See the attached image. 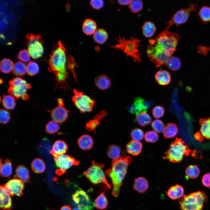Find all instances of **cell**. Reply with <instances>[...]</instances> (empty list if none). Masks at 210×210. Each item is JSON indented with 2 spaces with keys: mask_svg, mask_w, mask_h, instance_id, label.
<instances>
[{
  "mask_svg": "<svg viewBox=\"0 0 210 210\" xmlns=\"http://www.w3.org/2000/svg\"><path fill=\"white\" fill-rule=\"evenodd\" d=\"M77 144L79 148L82 150H87L93 146V141L92 137L88 134L80 136L78 140Z\"/></svg>",
  "mask_w": 210,
  "mask_h": 210,
  "instance_id": "ffe728a7",
  "label": "cell"
},
{
  "mask_svg": "<svg viewBox=\"0 0 210 210\" xmlns=\"http://www.w3.org/2000/svg\"><path fill=\"white\" fill-rule=\"evenodd\" d=\"M67 149V145L64 141L58 140L54 143L51 152L55 157L65 154Z\"/></svg>",
  "mask_w": 210,
  "mask_h": 210,
  "instance_id": "603a6c76",
  "label": "cell"
},
{
  "mask_svg": "<svg viewBox=\"0 0 210 210\" xmlns=\"http://www.w3.org/2000/svg\"><path fill=\"white\" fill-rule=\"evenodd\" d=\"M94 83L96 86L102 90L109 88L111 85L110 79L105 75H101L97 76L94 79Z\"/></svg>",
  "mask_w": 210,
  "mask_h": 210,
  "instance_id": "44dd1931",
  "label": "cell"
},
{
  "mask_svg": "<svg viewBox=\"0 0 210 210\" xmlns=\"http://www.w3.org/2000/svg\"><path fill=\"white\" fill-rule=\"evenodd\" d=\"M8 92L9 95L17 100L21 97L24 100L28 98L27 91L31 88V85L24 80L19 77L13 78L9 82Z\"/></svg>",
  "mask_w": 210,
  "mask_h": 210,
  "instance_id": "52a82bcc",
  "label": "cell"
},
{
  "mask_svg": "<svg viewBox=\"0 0 210 210\" xmlns=\"http://www.w3.org/2000/svg\"><path fill=\"white\" fill-rule=\"evenodd\" d=\"M57 101L59 105L52 111L51 115L53 120L58 123H61L67 119L69 111L63 106L62 99L58 98Z\"/></svg>",
  "mask_w": 210,
  "mask_h": 210,
  "instance_id": "5bb4252c",
  "label": "cell"
},
{
  "mask_svg": "<svg viewBox=\"0 0 210 210\" xmlns=\"http://www.w3.org/2000/svg\"><path fill=\"white\" fill-rule=\"evenodd\" d=\"M72 100L76 107L82 113L91 111L95 105V100L82 92L74 90Z\"/></svg>",
  "mask_w": 210,
  "mask_h": 210,
  "instance_id": "9c48e42d",
  "label": "cell"
},
{
  "mask_svg": "<svg viewBox=\"0 0 210 210\" xmlns=\"http://www.w3.org/2000/svg\"><path fill=\"white\" fill-rule=\"evenodd\" d=\"M178 129L176 125L173 123H168L163 131V135L165 138L174 137L178 133Z\"/></svg>",
  "mask_w": 210,
  "mask_h": 210,
  "instance_id": "f1b7e54d",
  "label": "cell"
},
{
  "mask_svg": "<svg viewBox=\"0 0 210 210\" xmlns=\"http://www.w3.org/2000/svg\"><path fill=\"white\" fill-rule=\"evenodd\" d=\"M202 183L205 186L210 188V173L204 174L202 179Z\"/></svg>",
  "mask_w": 210,
  "mask_h": 210,
  "instance_id": "db71d44e",
  "label": "cell"
},
{
  "mask_svg": "<svg viewBox=\"0 0 210 210\" xmlns=\"http://www.w3.org/2000/svg\"><path fill=\"white\" fill-rule=\"evenodd\" d=\"M165 65L169 69L174 71L179 70L181 66L180 59L173 56L168 59Z\"/></svg>",
  "mask_w": 210,
  "mask_h": 210,
  "instance_id": "836d02e7",
  "label": "cell"
},
{
  "mask_svg": "<svg viewBox=\"0 0 210 210\" xmlns=\"http://www.w3.org/2000/svg\"><path fill=\"white\" fill-rule=\"evenodd\" d=\"M106 154L108 157L112 160V161L119 159L121 156V149L118 145L111 144L107 148Z\"/></svg>",
  "mask_w": 210,
  "mask_h": 210,
  "instance_id": "4316f807",
  "label": "cell"
},
{
  "mask_svg": "<svg viewBox=\"0 0 210 210\" xmlns=\"http://www.w3.org/2000/svg\"><path fill=\"white\" fill-rule=\"evenodd\" d=\"M11 195L4 186H1L0 189V207L3 209L9 210L12 207Z\"/></svg>",
  "mask_w": 210,
  "mask_h": 210,
  "instance_id": "e0dca14e",
  "label": "cell"
},
{
  "mask_svg": "<svg viewBox=\"0 0 210 210\" xmlns=\"http://www.w3.org/2000/svg\"><path fill=\"white\" fill-rule=\"evenodd\" d=\"M67 61L64 46L59 41L50 56L48 70L55 74L56 86L63 89H65V85H67L66 82L68 77L66 69Z\"/></svg>",
  "mask_w": 210,
  "mask_h": 210,
  "instance_id": "7a4b0ae2",
  "label": "cell"
},
{
  "mask_svg": "<svg viewBox=\"0 0 210 210\" xmlns=\"http://www.w3.org/2000/svg\"><path fill=\"white\" fill-rule=\"evenodd\" d=\"M151 127L155 131L158 133L163 132L165 127L163 123L159 119L153 120L152 123Z\"/></svg>",
  "mask_w": 210,
  "mask_h": 210,
  "instance_id": "c3c4849f",
  "label": "cell"
},
{
  "mask_svg": "<svg viewBox=\"0 0 210 210\" xmlns=\"http://www.w3.org/2000/svg\"><path fill=\"white\" fill-rule=\"evenodd\" d=\"M148 187V182L144 177L140 176L135 178L133 185V189L139 193H144Z\"/></svg>",
  "mask_w": 210,
  "mask_h": 210,
  "instance_id": "d6986e66",
  "label": "cell"
},
{
  "mask_svg": "<svg viewBox=\"0 0 210 210\" xmlns=\"http://www.w3.org/2000/svg\"><path fill=\"white\" fill-rule=\"evenodd\" d=\"M199 15L203 21H210V7L205 6L202 7L199 12Z\"/></svg>",
  "mask_w": 210,
  "mask_h": 210,
  "instance_id": "7bdbcfd3",
  "label": "cell"
},
{
  "mask_svg": "<svg viewBox=\"0 0 210 210\" xmlns=\"http://www.w3.org/2000/svg\"><path fill=\"white\" fill-rule=\"evenodd\" d=\"M73 210H84L78 207H76L74 208Z\"/></svg>",
  "mask_w": 210,
  "mask_h": 210,
  "instance_id": "6f0895ef",
  "label": "cell"
},
{
  "mask_svg": "<svg viewBox=\"0 0 210 210\" xmlns=\"http://www.w3.org/2000/svg\"><path fill=\"white\" fill-rule=\"evenodd\" d=\"M58 123L53 120L49 122L46 125V129L47 132L53 134L57 132L60 129Z\"/></svg>",
  "mask_w": 210,
  "mask_h": 210,
  "instance_id": "f6af8a7d",
  "label": "cell"
},
{
  "mask_svg": "<svg viewBox=\"0 0 210 210\" xmlns=\"http://www.w3.org/2000/svg\"><path fill=\"white\" fill-rule=\"evenodd\" d=\"M15 98L10 95H5L3 96L2 103L4 107L6 109H13L16 105Z\"/></svg>",
  "mask_w": 210,
  "mask_h": 210,
  "instance_id": "60d3db41",
  "label": "cell"
},
{
  "mask_svg": "<svg viewBox=\"0 0 210 210\" xmlns=\"http://www.w3.org/2000/svg\"><path fill=\"white\" fill-rule=\"evenodd\" d=\"M60 210H72V209L70 206L64 205L62 207Z\"/></svg>",
  "mask_w": 210,
  "mask_h": 210,
  "instance_id": "9f6ffc18",
  "label": "cell"
},
{
  "mask_svg": "<svg viewBox=\"0 0 210 210\" xmlns=\"http://www.w3.org/2000/svg\"><path fill=\"white\" fill-rule=\"evenodd\" d=\"M199 124L201 135L203 137L210 140V118L200 119Z\"/></svg>",
  "mask_w": 210,
  "mask_h": 210,
  "instance_id": "d4e9b609",
  "label": "cell"
},
{
  "mask_svg": "<svg viewBox=\"0 0 210 210\" xmlns=\"http://www.w3.org/2000/svg\"><path fill=\"white\" fill-rule=\"evenodd\" d=\"M30 56L28 52L26 49H23L19 52L18 57L23 62H28L30 60Z\"/></svg>",
  "mask_w": 210,
  "mask_h": 210,
  "instance_id": "816d5d0a",
  "label": "cell"
},
{
  "mask_svg": "<svg viewBox=\"0 0 210 210\" xmlns=\"http://www.w3.org/2000/svg\"><path fill=\"white\" fill-rule=\"evenodd\" d=\"M129 7L132 12L136 13L142 10L143 2L140 0H132L129 5Z\"/></svg>",
  "mask_w": 210,
  "mask_h": 210,
  "instance_id": "b9f144b4",
  "label": "cell"
},
{
  "mask_svg": "<svg viewBox=\"0 0 210 210\" xmlns=\"http://www.w3.org/2000/svg\"><path fill=\"white\" fill-rule=\"evenodd\" d=\"M10 113L7 110L2 108L0 110V122L1 123L6 124L9 120Z\"/></svg>",
  "mask_w": 210,
  "mask_h": 210,
  "instance_id": "f907efd6",
  "label": "cell"
},
{
  "mask_svg": "<svg viewBox=\"0 0 210 210\" xmlns=\"http://www.w3.org/2000/svg\"><path fill=\"white\" fill-rule=\"evenodd\" d=\"M58 175L64 173L66 170L74 165L78 164L79 162L72 156L65 154L54 157Z\"/></svg>",
  "mask_w": 210,
  "mask_h": 210,
  "instance_id": "8fae6325",
  "label": "cell"
},
{
  "mask_svg": "<svg viewBox=\"0 0 210 210\" xmlns=\"http://www.w3.org/2000/svg\"><path fill=\"white\" fill-rule=\"evenodd\" d=\"M194 10H195V9L194 5L192 4H190L187 8L178 10L170 20L167 22L168 25L166 29L168 30L169 27L174 24L178 25L185 23L188 19L190 12Z\"/></svg>",
  "mask_w": 210,
  "mask_h": 210,
  "instance_id": "4fadbf2b",
  "label": "cell"
},
{
  "mask_svg": "<svg viewBox=\"0 0 210 210\" xmlns=\"http://www.w3.org/2000/svg\"><path fill=\"white\" fill-rule=\"evenodd\" d=\"M149 103L140 97L135 98L133 104L131 106L130 112L136 115L144 112H146L150 106Z\"/></svg>",
  "mask_w": 210,
  "mask_h": 210,
  "instance_id": "2e32d148",
  "label": "cell"
},
{
  "mask_svg": "<svg viewBox=\"0 0 210 210\" xmlns=\"http://www.w3.org/2000/svg\"><path fill=\"white\" fill-rule=\"evenodd\" d=\"M152 112L155 118H159L162 117L164 115L165 109L163 106L157 105L153 108Z\"/></svg>",
  "mask_w": 210,
  "mask_h": 210,
  "instance_id": "681fc988",
  "label": "cell"
},
{
  "mask_svg": "<svg viewBox=\"0 0 210 210\" xmlns=\"http://www.w3.org/2000/svg\"><path fill=\"white\" fill-rule=\"evenodd\" d=\"M14 65L13 62L10 59H3L0 62V70L1 72L5 74L9 73L12 71Z\"/></svg>",
  "mask_w": 210,
  "mask_h": 210,
  "instance_id": "74e56055",
  "label": "cell"
},
{
  "mask_svg": "<svg viewBox=\"0 0 210 210\" xmlns=\"http://www.w3.org/2000/svg\"><path fill=\"white\" fill-rule=\"evenodd\" d=\"M15 173L18 178L23 182L28 181L29 178V172L25 167L22 165L18 166L16 169Z\"/></svg>",
  "mask_w": 210,
  "mask_h": 210,
  "instance_id": "1f68e13d",
  "label": "cell"
},
{
  "mask_svg": "<svg viewBox=\"0 0 210 210\" xmlns=\"http://www.w3.org/2000/svg\"><path fill=\"white\" fill-rule=\"evenodd\" d=\"M39 70V66L36 62L31 61L26 66V71L27 74L31 76L36 74Z\"/></svg>",
  "mask_w": 210,
  "mask_h": 210,
  "instance_id": "ee69618b",
  "label": "cell"
},
{
  "mask_svg": "<svg viewBox=\"0 0 210 210\" xmlns=\"http://www.w3.org/2000/svg\"><path fill=\"white\" fill-rule=\"evenodd\" d=\"M104 166L103 164L93 161L92 165L84 172V174L93 184L104 183L110 188L111 186L107 181L103 169Z\"/></svg>",
  "mask_w": 210,
  "mask_h": 210,
  "instance_id": "ba28073f",
  "label": "cell"
},
{
  "mask_svg": "<svg viewBox=\"0 0 210 210\" xmlns=\"http://www.w3.org/2000/svg\"><path fill=\"white\" fill-rule=\"evenodd\" d=\"M200 174V170L196 165L188 166L185 171L186 177L188 178L194 179L197 178Z\"/></svg>",
  "mask_w": 210,
  "mask_h": 210,
  "instance_id": "8d00e7d4",
  "label": "cell"
},
{
  "mask_svg": "<svg viewBox=\"0 0 210 210\" xmlns=\"http://www.w3.org/2000/svg\"><path fill=\"white\" fill-rule=\"evenodd\" d=\"M179 38L177 34L165 29L154 38L149 39L146 54L157 68L165 65L168 59L176 50Z\"/></svg>",
  "mask_w": 210,
  "mask_h": 210,
  "instance_id": "6da1fadb",
  "label": "cell"
},
{
  "mask_svg": "<svg viewBox=\"0 0 210 210\" xmlns=\"http://www.w3.org/2000/svg\"><path fill=\"white\" fill-rule=\"evenodd\" d=\"M107 115L106 112L102 110L97 114L94 119L89 121L86 124L87 128L91 131H94L95 128L98 125L99 122Z\"/></svg>",
  "mask_w": 210,
  "mask_h": 210,
  "instance_id": "83f0119b",
  "label": "cell"
},
{
  "mask_svg": "<svg viewBox=\"0 0 210 210\" xmlns=\"http://www.w3.org/2000/svg\"><path fill=\"white\" fill-rule=\"evenodd\" d=\"M12 72L16 76H22L27 73L26 66L22 62H18L15 64Z\"/></svg>",
  "mask_w": 210,
  "mask_h": 210,
  "instance_id": "ab89813d",
  "label": "cell"
},
{
  "mask_svg": "<svg viewBox=\"0 0 210 210\" xmlns=\"http://www.w3.org/2000/svg\"><path fill=\"white\" fill-rule=\"evenodd\" d=\"M155 77L157 82L161 85H167L171 81V75L168 71L165 70L158 71L155 75Z\"/></svg>",
  "mask_w": 210,
  "mask_h": 210,
  "instance_id": "cb8c5ba5",
  "label": "cell"
},
{
  "mask_svg": "<svg viewBox=\"0 0 210 210\" xmlns=\"http://www.w3.org/2000/svg\"><path fill=\"white\" fill-rule=\"evenodd\" d=\"M90 4L94 9L99 10L103 7L104 2L102 0H92L90 1Z\"/></svg>",
  "mask_w": 210,
  "mask_h": 210,
  "instance_id": "f5cc1de1",
  "label": "cell"
},
{
  "mask_svg": "<svg viewBox=\"0 0 210 210\" xmlns=\"http://www.w3.org/2000/svg\"><path fill=\"white\" fill-rule=\"evenodd\" d=\"M108 38L107 32L104 29H98L93 34V39L98 43L102 44L104 43Z\"/></svg>",
  "mask_w": 210,
  "mask_h": 210,
  "instance_id": "d6a6232c",
  "label": "cell"
},
{
  "mask_svg": "<svg viewBox=\"0 0 210 210\" xmlns=\"http://www.w3.org/2000/svg\"><path fill=\"white\" fill-rule=\"evenodd\" d=\"M31 168L32 170L37 173L43 172L46 169V165L43 160L40 158H36L32 162Z\"/></svg>",
  "mask_w": 210,
  "mask_h": 210,
  "instance_id": "e575fe53",
  "label": "cell"
},
{
  "mask_svg": "<svg viewBox=\"0 0 210 210\" xmlns=\"http://www.w3.org/2000/svg\"><path fill=\"white\" fill-rule=\"evenodd\" d=\"M96 22L91 19H86L84 22L82 26V30L85 34L90 35L94 34L97 30Z\"/></svg>",
  "mask_w": 210,
  "mask_h": 210,
  "instance_id": "484cf974",
  "label": "cell"
},
{
  "mask_svg": "<svg viewBox=\"0 0 210 210\" xmlns=\"http://www.w3.org/2000/svg\"><path fill=\"white\" fill-rule=\"evenodd\" d=\"M28 41V50L30 56L34 59L41 57L43 52V41L40 35L29 33L26 36Z\"/></svg>",
  "mask_w": 210,
  "mask_h": 210,
  "instance_id": "30bf717a",
  "label": "cell"
},
{
  "mask_svg": "<svg viewBox=\"0 0 210 210\" xmlns=\"http://www.w3.org/2000/svg\"><path fill=\"white\" fill-rule=\"evenodd\" d=\"M72 198L78 207L84 210H92L94 206V202L82 189L78 190L72 195Z\"/></svg>",
  "mask_w": 210,
  "mask_h": 210,
  "instance_id": "7c38bea8",
  "label": "cell"
},
{
  "mask_svg": "<svg viewBox=\"0 0 210 210\" xmlns=\"http://www.w3.org/2000/svg\"><path fill=\"white\" fill-rule=\"evenodd\" d=\"M142 148V144L139 141L132 140L126 145V148L127 153L134 156L140 154Z\"/></svg>",
  "mask_w": 210,
  "mask_h": 210,
  "instance_id": "7402d4cb",
  "label": "cell"
},
{
  "mask_svg": "<svg viewBox=\"0 0 210 210\" xmlns=\"http://www.w3.org/2000/svg\"><path fill=\"white\" fill-rule=\"evenodd\" d=\"M144 132L141 129L135 128L131 131L130 136L131 138L134 140L139 141L143 139L144 137Z\"/></svg>",
  "mask_w": 210,
  "mask_h": 210,
  "instance_id": "bcb514c9",
  "label": "cell"
},
{
  "mask_svg": "<svg viewBox=\"0 0 210 210\" xmlns=\"http://www.w3.org/2000/svg\"><path fill=\"white\" fill-rule=\"evenodd\" d=\"M143 35L147 38H150L153 36L156 31V27L154 24L150 21L146 22L142 27Z\"/></svg>",
  "mask_w": 210,
  "mask_h": 210,
  "instance_id": "f546056e",
  "label": "cell"
},
{
  "mask_svg": "<svg viewBox=\"0 0 210 210\" xmlns=\"http://www.w3.org/2000/svg\"><path fill=\"white\" fill-rule=\"evenodd\" d=\"M144 138L146 142L154 143L158 141L159 136L157 132L152 130L147 131L145 133Z\"/></svg>",
  "mask_w": 210,
  "mask_h": 210,
  "instance_id": "7dc6e473",
  "label": "cell"
},
{
  "mask_svg": "<svg viewBox=\"0 0 210 210\" xmlns=\"http://www.w3.org/2000/svg\"><path fill=\"white\" fill-rule=\"evenodd\" d=\"M132 161L131 158L129 156H121L117 160L112 161L111 168L106 172V175L111 180L113 185L111 194L115 197L119 195L128 167Z\"/></svg>",
  "mask_w": 210,
  "mask_h": 210,
  "instance_id": "3957f363",
  "label": "cell"
},
{
  "mask_svg": "<svg viewBox=\"0 0 210 210\" xmlns=\"http://www.w3.org/2000/svg\"><path fill=\"white\" fill-rule=\"evenodd\" d=\"M184 190L181 185L177 184L171 186L166 192L170 199L175 200L181 198L183 196Z\"/></svg>",
  "mask_w": 210,
  "mask_h": 210,
  "instance_id": "ac0fdd59",
  "label": "cell"
},
{
  "mask_svg": "<svg viewBox=\"0 0 210 210\" xmlns=\"http://www.w3.org/2000/svg\"><path fill=\"white\" fill-rule=\"evenodd\" d=\"M210 118V117H209Z\"/></svg>",
  "mask_w": 210,
  "mask_h": 210,
  "instance_id": "680465c9",
  "label": "cell"
},
{
  "mask_svg": "<svg viewBox=\"0 0 210 210\" xmlns=\"http://www.w3.org/2000/svg\"><path fill=\"white\" fill-rule=\"evenodd\" d=\"M135 121L141 126H146L151 122L150 116L146 112L140 113L136 115Z\"/></svg>",
  "mask_w": 210,
  "mask_h": 210,
  "instance_id": "4dcf8cb0",
  "label": "cell"
},
{
  "mask_svg": "<svg viewBox=\"0 0 210 210\" xmlns=\"http://www.w3.org/2000/svg\"><path fill=\"white\" fill-rule=\"evenodd\" d=\"M13 171L11 163L8 160H6L1 165L0 174L1 175L4 177H8L12 174Z\"/></svg>",
  "mask_w": 210,
  "mask_h": 210,
  "instance_id": "d590c367",
  "label": "cell"
},
{
  "mask_svg": "<svg viewBox=\"0 0 210 210\" xmlns=\"http://www.w3.org/2000/svg\"><path fill=\"white\" fill-rule=\"evenodd\" d=\"M117 43L109 46L117 50H121L125 53L127 57H130L133 61L135 63L141 62V53L139 50L141 46V41L133 36L130 39H126L124 36L121 37L119 35L117 39Z\"/></svg>",
  "mask_w": 210,
  "mask_h": 210,
  "instance_id": "277c9868",
  "label": "cell"
},
{
  "mask_svg": "<svg viewBox=\"0 0 210 210\" xmlns=\"http://www.w3.org/2000/svg\"><path fill=\"white\" fill-rule=\"evenodd\" d=\"M132 0H118L117 2L120 4L123 5H129Z\"/></svg>",
  "mask_w": 210,
  "mask_h": 210,
  "instance_id": "11a10c76",
  "label": "cell"
},
{
  "mask_svg": "<svg viewBox=\"0 0 210 210\" xmlns=\"http://www.w3.org/2000/svg\"><path fill=\"white\" fill-rule=\"evenodd\" d=\"M4 186L11 195L20 196L22 194L24 185L19 179L14 178L9 181Z\"/></svg>",
  "mask_w": 210,
  "mask_h": 210,
  "instance_id": "9a60e30c",
  "label": "cell"
},
{
  "mask_svg": "<svg viewBox=\"0 0 210 210\" xmlns=\"http://www.w3.org/2000/svg\"><path fill=\"white\" fill-rule=\"evenodd\" d=\"M94 206L99 209H103L106 208L108 203L107 198L104 192L99 195L94 202Z\"/></svg>",
  "mask_w": 210,
  "mask_h": 210,
  "instance_id": "f35d334b",
  "label": "cell"
},
{
  "mask_svg": "<svg viewBox=\"0 0 210 210\" xmlns=\"http://www.w3.org/2000/svg\"><path fill=\"white\" fill-rule=\"evenodd\" d=\"M208 200L203 192L198 191L183 195L179 201L181 210H202Z\"/></svg>",
  "mask_w": 210,
  "mask_h": 210,
  "instance_id": "5b68a950",
  "label": "cell"
},
{
  "mask_svg": "<svg viewBox=\"0 0 210 210\" xmlns=\"http://www.w3.org/2000/svg\"><path fill=\"white\" fill-rule=\"evenodd\" d=\"M191 152L188 146L185 144L184 140L176 138L171 143L163 158L171 162L179 163L184 156H188Z\"/></svg>",
  "mask_w": 210,
  "mask_h": 210,
  "instance_id": "8992f818",
  "label": "cell"
}]
</instances>
